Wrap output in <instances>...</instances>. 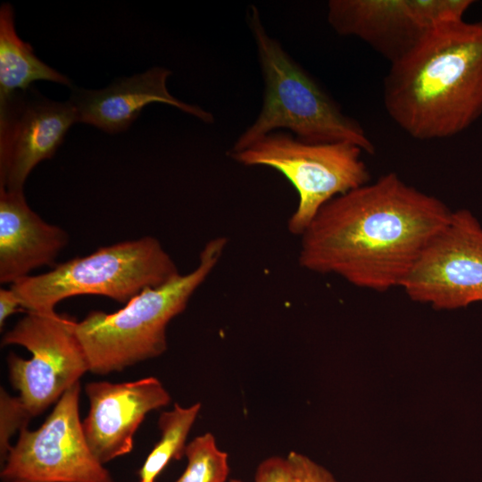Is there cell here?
<instances>
[{"mask_svg": "<svg viewBox=\"0 0 482 482\" xmlns=\"http://www.w3.org/2000/svg\"><path fill=\"white\" fill-rule=\"evenodd\" d=\"M451 213L389 172L326 204L300 236L298 262L367 290L401 287Z\"/></svg>", "mask_w": 482, "mask_h": 482, "instance_id": "1", "label": "cell"}, {"mask_svg": "<svg viewBox=\"0 0 482 482\" xmlns=\"http://www.w3.org/2000/svg\"><path fill=\"white\" fill-rule=\"evenodd\" d=\"M391 120L417 140L456 136L482 114V21L440 23L400 59L383 82Z\"/></svg>", "mask_w": 482, "mask_h": 482, "instance_id": "2", "label": "cell"}, {"mask_svg": "<svg viewBox=\"0 0 482 482\" xmlns=\"http://www.w3.org/2000/svg\"><path fill=\"white\" fill-rule=\"evenodd\" d=\"M247 22L264 81L262 104L256 120L229 153L245 149L283 129L304 142H348L373 154L375 145L362 126L346 115L320 84L268 34L256 6L247 10Z\"/></svg>", "mask_w": 482, "mask_h": 482, "instance_id": "3", "label": "cell"}, {"mask_svg": "<svg viewBox=\"0 0 482 482\" xmlns=\"http://www.w3.org/2000/svg\"><path fill=\"white\" fill-rule=\"evenodd\" d=\"M227 244L225 237L209 240L192 271L145 288L115 312L92 311L76 321L75 332L89 371L106 375L162 355L167 350L169 323L184 312L191 296L218 264Z\"/></svg>", "mask_w": 482, "mask_h": 482, "instance_id": "4", "label": "cell"}, {"mask_svg": "<svg viewBox=\"0 0 482 482\" xmlns=\"http://www.w3.org/2000/svg\"><path fill=\"white\" fill-rule=\"evenodd\" d=\"M179 274L160 241L146 236L101 247L46 273L25 277L10 287L22 309L51 312L59 302L80 295H102L126 304L145 288Z\"/></svg>", "mask_w": 482, "mask_h": 482, "instance_id": "5", "label": "cell"}, {"mask_svg": "<svg viewBox=\"0 0 482 482\" xmlns=\"http://www.w3.org/2000/svg\"><path fill=\"white\" fill-rule=\"evenodd\" d=\"M362 153L352 143H308L278 131L229 155L245 166L272 168L288 179L299 200L287 228L300 237L326 204L370 182Z\"/></svg>", "mask_w": 482, "mask_h": 482, "instance_id": "6", "label": "cell"}, {"mask_svg": "<svg viewBox=\"0 0 482 482\" xmlns=\"http://www.w3.org/2000/svg\"><path fill=\"white\" fill-rule=\"evenodd\" d=\"M76 320L51 312H27L2 338V345H21L30 353L7 357L9 379L32 414H41L89 371L75 332Z\"/></svg>", "mask_w": 482, "mask_h": 482, "instance_id": "7", "label": "cell"}, {"mask_svg": "<svg viewBox=\"0 0 482 482\" xmlns=\"http://www.w3.org/2000/svg\"><path fill=\"white\" fill-rule=\"evenodd\" d=\"M80 383L56 402L43 424L23 428L1 469L4 482H117L90 450L79 418Z\"/></svg>", "mask_w": 482, "mask_h": 482, "instance_id": "8", "label": "cell"}, {"mask_svg": "<svg viewBox=\"0 0 482 482\" xmlns=\"http://www.w3.org/2000/svg\"><path fill=\"white\" fill-rule=\"evenodd\" d=\"M400 288L436 310L482 303V225L471 212L452 211Z\"/></svg>", "mask_w": 482, "mask_h": 482, "instance_id": "9", "label": "cell"}, {"mask_svg": "<svg viewBox=\"0 0 482 482\" xmlns=\"http://www.w3.org/2000/svg\"><path fill=\"white\" fill-rule=\"evenodd\" d=\"M470 0H331L328 22L341 36L355 37L391 63L436 25L462 20Z\"/></svg>", "mask_w": 482, "mask_h": 482, "instance_id": "10", "label": "cell"}, {"mask_svg": "<svg viewBox=\"0 0 482 482\" xmlns=\"http://www.w3.org/2000/svg\"><path fill=\"white\" fill-rule=\"evenodd\" d=\"M74 122L69 101L50 100L33 87L0 103V188L22 191L31 170L54 155Z\"/></svg>", "mask_w": 482, "mask_h": 482, "instance_id": "11", "label": "cell"}, {"mask_svg": "<svg viewBox=\"0 0 482 482\" xmlns=\"http://www.w3.org/2000/svg\"><path fill=\"white\" fill-rule=\"evenodd\" d=\"M85 393L89 409L82 421L83 432L90 450L104 465L129 453L145 416L171 401L155 377L120 383L94 381L86 385Z\"/></svg>", "mask_w": 482, "mask_h": 482, "instance_id": "12", "label": "cell"}, {"mask_svg": "<svg viewBox=\"0 0 482 482\" xmlns=\"http://www.w3.org/2000/svg\"><path fill=\"white\" fill-rule=\"evenodd\" d=\"M170 70L154 67L132 77L121 78L98 90L74 88L69 102L77 122L95 126L107 133L126 130L150 104L162 103L212 123L213 115L198 105L187 104L172 96L167 87Z\"/></svg>", "mask_w": 482, "mask_h": 482, "instance_id": "13", "label": "cell"}, {"mask_svg": "<svg viewBox=\"0 0 482 482\" xmlns=\"http://www.w3.org/2000/svg\"><path fill=\"white\" fill-rule=\"evenodd\" d=\"M68 242L65 230L29 206L23 190L0 188L1 284L12 285L38 267L53 266Z\"/></svg>", "mask_w": 482, "mask_h": 482, "instance_id": "14", "label": "cell"}, {"mask_svg": "<svg viewBox=\"0 0 482 482\" xmlns=\"http://www.w3.org/2000/svg\"><path fill=\"white\" fill-rule=\"evenodd\" d=\"M36 80H48L71 87V81L51 68L17 35L10 4L0 8V103L18 91L27 90Z\"/></svg>", "mask_w": 482, "mask_h": 482, "instance_id": "15", "label": "cell"}, {"mask_svg": "<svg viewBox=\"0 0 482 482\" xmlns=\"http://www.w3.org/2000/svg\"><path fill=\"white\" fill-rule=\"evenodd\" d=\"M201 403L189 406L175 403L158 419L161 438L138 471L140 482H155L157 476L171 460L185 456L187 438L201 411Z\"/></svg>", "mask_w": 482, "mask_h": 482, "instance_id": "16", "label": "cell"}, {"mask_svg": "<svg viewBox=\"0 0 482 482\" xmlns=\"http://www.w3.org/2000/svg\"><path fill=\"white\" fill-rule=\"evenodd\" d=\"M187 466L174 482H228L229 454L217 445L212 433H204L186 447Z\"/></svg>", "mask_w": 482, "mask_h": 482, "instance_id": "17", "label": "cell"}, {"mask_svg": "<svg viewBox=\"0 0 482 482\" xmlns=\"http://www.w3.org/2000/svg\"><path fill=\"white\" fill-rule=\"evenodd\" d=\"M20 396L11 395L3 386L0 388V462L5 461L12 446V437L28 427L32 418Z\"/></svg>", "mask_w": 482, "mask_h": 482, "instance_id": "18", "label": "cell"}, {"mask_svg": "<svg viewBox=\"0 0 482 482\" xmlns=\"http://www.w3.org/2000/svg\"><path fill=\"white\" fill-rule=\"evenodd\" d=\"M287 458L292 482H337L328 470L303 453L292 451Z\"/></svg>", "mask_w": 482, "mask_h": 482, "instance_id": "19", "label": "cell"}, {"mask_svg": "<svg viewBox=\"0 0 482 482\" xmlns=\"http://www.w3.org/2000/svg\"><path fill=\"white\" fill-rule=\"evenodd\" d=\"M254 482H292L287 456H270L259 463L254 473Z\"/></svg>", "mask_w": 482, "mask_h": 482, "instance_id": "20", "label": "cell"}, {"mask_svg": "<svg viewBox=\"0 0 482 482\" xmlns=\"http://www.w3.org/2000/svg\"><path fill=\"white\" fill-rule=\"evenodd\" d=\"M21 308V302L15 292L9 288L0 289V328L5 325L7 319Z\"/></svg>", "mask_w": 482, "mask_h": 482, "instance_id": "21", "label": "cell"}, {"mask_svg": "<svg viewBox=\"0 0 482 482\" xmlns=\"http://www.w3.org/2000/svg\"><path fill=\"white\" fill-rule=\"evenodd\" d=\"M229 482H242V481L239 479L234 478V479H230Z\"/></svg>", "mask_w": 482, "mask_h": 482, "instance_id": "22", "label": "cell"}, {"mask_svg": "<svg viewBox=\"0 0 482 482\" xmlns=\"http://www.w3.org/2000/svg\"><path fill=\"white\" fill-rule=\"evenodd\" d=\"M140 482V481H139Z\"/></svg>", "mask_w": 482, "mask_h": 482, "instance_id": "23", "label": "cell"}]
</instances>
